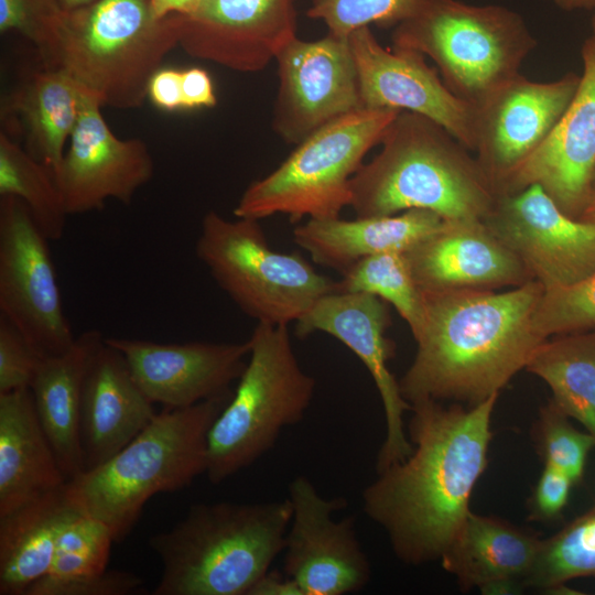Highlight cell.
<instances>
[{
    "label": "cell",
    "mask_w": 595,
    "mask_h": 595,
    "mask_svg": "<svg viewBox=\"0 0 595 595\" xmlns=\"http://www.w3.org/2000/svg\"><path fill=\"white\" fill-rule=\"evenodd\" d=\"M349 42L364 108L419 113L474 152L476 107L454 95L423 54L400 46L383 47L369 26L353 32Z\"/></svg>",
    "instance_id": "obj_16"
},
{
    "label": "cell",
    "mask_w": 595,
    "mask_h": 595,
    "mask_svg": "<svg viewBox=\"0 0 595 595\" xmlns=\"http://www.w3.org/2000/svg\"><path fill=\"white\" fill-rule=\"evenodd\" d=\"M543 286L531 280L504 292H423L424 325L399 380L409 404L432 400L476 405L499 394L543 339L534 326Z\"/></svg>",
    "instance_id": "obj_2"
},
{
    "label": "cell",
    "mask_w": 595,
    "mask_h": 595,
    "mask_svg": "<svg viewBox=\"0 0 595 595\" xmlns=\"http://www.w3.org/2000/svg\"><path fill=\"white\" fill-rule=\"evenodd\" d=\"M195 252L219 288L257 323L288 326L337 291V281L301 255L273 250L256 219L230 220L209 210Z\"/></svg>",
    "instance_id": "obj_10"
},
{
    "label": "cell",
    "mask_w": 595,
    "mask_h": 595,
    "mask_svg": "<svg viewBox=\"0 0 595 595\" xmlns=\"http://www.w3.org/2000/svg\"><path fill=\"white\" fill-rule=\"evenodd\" d=\"M524 369L542 379L551 400L595 439V327L547 338Z\"/></svg>",
    "instance_id": "obj_30"
},
{
    "label": "cell",
    "mask_w": 595,
    "mask_h": 595,
    "mask_svg": "<svg viewBox=\"0 0 595 595\" xmlns=\"http://www.w3.org/2000/svg\"><path fill=\"white\" fill-rule=\"evenodd\" d=\"M499 394L473 405L425 400L411 404V454L363 491V510L385 530L404 564L440 561L468 515L488 464L491 415Z\"/></svg>",
    "instance_id": "obj_1"
},
{
    "label": "cell",
    "mask_w": 595,
    "mask_h": 595,
    "mask_svg": "<svg viewBox=\"0 0 595 595\" xmlns=\"http://www.w3.org/2000/svg\"><path fill=\"white\" fill-rule=\"evenodd\" d=\"M295 334L305 338L323 332L347 346L365 365L379 392L386 436L376 461L377 473L405 459L412 452L403 416L411 405L389 369L394 343L386 336L390 310L380 298L364 292L335 291L320 298L295 323Z\"/></svg>",
    "instance_id": "obj_15"
},
{
    "label": "cell",
    "mask_w": 595,
    "mask_h": 595,
    "mask_svg": "<svg viewBox=\"0 0 595 595\" xmlns=\"http://www.w3.org/2000/svg\"><path fill=\"white\" fill-rule=\"evenodd\" d=\"M104 342L97 329L80 333L67 351L42 359L30 387L37 418L67 482L84 472L79 440L83 383Z\"/></svg>",
    "instance_id": "obj_27"
},
{
    "label": "cell",
    "mask_w": 595,
    "mask_h": 595,
    "mask_svg": "<svg viewBox=\"0 0 595 595\" xmlns=\"http://www.w3.org/2000/svg\"><path fill=\"white\" fill-rule=\"evenodd\" d=\"M595 578V506L541 543L524 586L547 593L573 591L567 583Z\"/></svg>",
    "instance_id": "obj_32"
},
{
    "label": "cell",
    "mask_w": 595,
    "mask_h": 595,
    "mask_svg": "<svg viewBox=\"0 0 595 595\" xmlns=\"http://www.w3.org/2000/svg\"><path fill=\"white\" fill-rule=\"evenodd\" d=\"M292 507L285 536L283 572L303 595H345L363 589L370 562L355 528V517L335 520L347 507L343 497L325 498L305 476L289 484Z\"/></svg>",
    "instance_id": "obj_14"
},
{
    "label": "cell",
    "mask_w": 595,
    "mask_h": 595,
    "mask_svg": "<svg viewBox=\"0 0 595 595\" xmlns=\"http://www.w3.org/2000/svg\"><path fill=\"white\" fill-rule=\"evenodd\" d=\"M578 218L586 221L595 223V192L592 193Z\"/></svg>",
    "instance_id": "obj_47"
},
{
    "label": "cell",
    "mask_w": 595,
    "mask_h": 595,
    "mask_svg": "<svg viewBox=\"0 0 595 595\" xmlns=\"http://www.w3.org/2000/svg\"><path fill=\"white\" fill-rule=\"evenodd\" d=\"M571 420L549 400L540 409L533 436L544 464L565 473L576 485L583 479L588 454L595 447V439L587 431L576 429Z\"/></svg>",
    "instance_id": "obj_35"
},
{
    "label": "cell",
    "mask_w": 595,
    "mask_h": 595,
    "mask_svg": "<svg viewBox=\"0 0 595 595\" xmlns=\"http://www.w3.org/2000/svg\"><path fill=\"white\" fill-rule=\"evenodd\" d=\"M540 543L536 534L506 520L470 511L440 562L463 591L518 594L526 587Z\"/></svg>",
    "instance_id": "obj_24"
},
{
    "label": "cell",
    "mask_w": 595,
    "mask_h": 595,
    "mask_svg": "<svg viewBox=\"0 0 595 595\" xmlns=\"http://www.w3.org/2000/svg\"><path fill=\"white\" fill-rule=\"evenodd\" d=\"M143 591V580L139 575L122 570H106L55 585L46 595H131Z\"/></svg>",
    "instance_id": "obj_41"
},
{
    "label": "cell",
    "mask_w": 595,
    "mask_h": 595,
    "mask_svg": "<svg viewBox=\"0 0 595 595\" xmlns=\"http://www.w3.org/2000/svg\"><path fill=\"white\" fill-rule=\"evenodd\" d=\"M404 253L422 292L496 290L533 280L483 220H445Z\"/></svg>",
    "instance_id": "obj_22"
},
{
    "label": "cell",
    "mask_w": 595,
    "mask_h": 595,
    "mask_svg": "<svg viewBox=\"0 0 595 595\" xmlns=\"http://www.w3.org/2000/svg\"><path fill=\"white\" fill-rule=\"evenodd\" d=\"M42 359L22 333L0 315V393L30 389Z\"/></svg>",
    "instance_id": "obj_39"
},
{
    "label": "cell",
    "mask_w": 595,
    "mask_h": 595,
    "mask_svg": "<svg viewBox=\"0 0 595 595\" xmlns=\"http://www.w3.org/2000/svg\"><path fill=\"white\" fill-rule=\"evenodd\" d=\"M278 91L272 128L299 144L327 123L364 108L349 36L327 32L305 41L298 35L274 58Z\"/></svg>",
    "instance_id": "obj_12"
},
{
    "label": "cell",
    "mask_w": 595,
    "mask_h": 595,
    "mask_svg": "<svg viewBox=\"0 0 595 595\" xmlns=\"http://www.w3.org/2000/svg\"><path fill=\"white\" fill-rule=\"evenodd\" d=\"M444 219L426 209L397 215L307 219L293 230V239L311 260L340 274L364 258L386 252H405L437 230Z\"/></svg>",
    "instance_id": "obj_25"
},
{
    "label": "cell",
    "mask_w": 595,
    "mask_h": 595,
    "mask_svg": "<svg viewBox=\"0 0 595 595\" xmlns=\"http://www.w3.org/2000/svg\"><path fill=\"white\" fill-rule=\"evenodd\" d=\"M64 14L57 0H0V32L17 31L25 36L37 47L44 62Z\"/></svg>",
    "instance_id": "obj_38"
},
{
    "label": "cell",
    "mask_w": 595,
    "mask_h": 595,
    "mask_svg": "<svg viewBox=\"0 0 595 595\" xmlns=\"http://www.w3.org/2000/svg\"><path fill=\"white\" fill-rule=\"evenodd\" d=\"M0 195L22 201L48 240L62 238L68 216L54 173L0 132Z\"/></svg>",
    "instance_id": "obj_31"
},
{
    "label": "cell",
    "mask_w": 595,
    "mask_h": 595,
    "mask_svg": "<svg viewBox=\"0 0 595 595\" xmlns=\"http://www.w3.org/2000/svg\"><path fill=\"white\" fill-rule=\"evenodd\" d=\"M289 498L197 502L172 529L149 538L162 571L154 595H246L283 552Z\"/></svg>",
    "instance_id": "obj_4"
},
{
    "label": "cell",
    "mask_w": 595,
    "mask_h": 595,
    "mask_svg": "<svg viewBox=\"0 0 595 595\" xmlns=\"http://www.w3.org/2000/svg\"><path fill=\"white\" fill-rule=\"evenodd\" d=\"M591 11L593 12V14H592V23H591L592 34L589 37L595 42V4Z\"/></svg>",
    "instance_id": "obj_49"
},
{
    "label": "cell",
    "mask_w": 595,
    "mask_h": 595,
    "mask_svg": "<svg viewBox=\"0 0 595 595\" xmlns=\"http://www.w3.org/2000/svg\"><path fill=\"white\" fill-rule=\"evenodd\" d=\"M77 511L64 485L0 516V595H25L48 572L58 537Z\"/></svg>",
    "instance_id": "obj_28"
},
{
    "label": "cell",
    "mask_w": 595,
    "mask_h": 595,
    "mask_svg": "<svg viewBox=\"0 0 595 595\" xmlns=\"http://www.w3.org/2000/svg\"><path fill=\"white\" fill-rule=\"evenodd\" d=\"M66 482L31 390L0 393V516Z\"/></svg>",
    "instance_id": "obj_26"
},
{
    "label": "cell",
    "mask_w": 595,
    "mask_h": 595,
    "mask_svg": "<svg viewBox=\"0 0 595 595\" xmlns=\"http://www.w3.org/2000/svg\"><path fill=\"white\" fill-rule=\"evenodd\" d=\"M197 2L198 0H151L152 8L160 18L171 14H187Z\"/></svg>",
    "instance_id": "obj_45"
},
{
    "label": "cell",
    "mask_w": 595,
    "mask_h": 595,
    "mask_svg": "<svg viewBox=\"0 0 595 595\" xmlns=\"http://www.w3.org/2000/svg\"><path fill=\"white\" fill-rule=\"evenodd\" d=\"M148 98L159 109L183 110L182 71L162 67L156 71L149 82Z\"/></svg>",
    "instance_id": "obj_42"
},
{
    "label": "cell",
    "mask_w": 595,
    "mask_h": 595,
    "mask_svg": "<svg viewBox=\"0 0 595 595\" xmlns=\"http://www.w3.org/2000/svg\"><path fill=\"white\" fill-rule=\"evenodd\" d=\"M573 480L560 469L544 464L530 498L529 519L552 521L559 518L567 505Z\"/></svg>",
    "instance_id": "obj_40"
},
{
    "label": "cell",
    "mask_w": 595,
    "mask_h": 595,
    "mask_svg": "<svg viewBox=\"0 0 595 595\" xmlns=\"http://www.w3.org/2000/svg\"><path fill=\"white\" fill-rule=\"evenodd\" d=\"M183 110L210 108L217 104L209 74L199 67L182 71Z\"/></svg>",
    "instance_id": "obj_43"
},
{
    "label": "cell",
    "mask_w": 595,
    "mask_h": 595,
    "mask_svg": "<svg viewBox=\"0 0 595 595\" xmlns=\"http://www.w3.org/2000/svg\"><path fill=\"white\" fill-rule=\"evenodd\" d=\"M90 94L58 68L34 73L7 100V110L24 126L28 152L56 172L65 154L66 141Z\"/></svg>",
    "instance_id": "obj_29"
},
{
    "label": "cell",
    "mask_w": 595,
    "mask_h": 595,
    "mask_svg": "<svg viewBox=\"0 0 595 595\" xmlns=\"http://www.w3.org/2000/svg\"><path fill=\"white\" fill-rule=\"evenodd\" d=\"M230 398L167 409L121 451L65 484L71 504L121 542L154 495L190 486L207 468L208 433Z\"/></svg>",
    "instance_id": "obj_5"
},
{
    "label": "cell",
    "mask_w": 595,
    "mask_h": 595,
    "mask_svg": "<svg viewBox=\"0 0 595 595\" xmlns=\"http://www.w3.org/2000/svg\"><path fill=\"white\" fill-rule=\"evenodd\" d=\"M113 542L106 524L77 511L58 537L48 572L25 595H46L55 585L106 571Z\"/></svg>",
    "instance_id": "obj_34"
},
{
    "label": "cell",
    "mask_w": 595,
    "mask_h": 595,
    "mask_svg": "<svg viewBox=\"0 0 595 595\" xmlns=\"http://www.w3.org/2000/svg\"><path fill=\"white\" fill-rule=\"evenodd\" d=\"M245 370L208 433L206 475L218 485L250 466L282 430L303 420L316 388L301 367L286 325L257 323Z\"/></svg>",
    "instance_id": "obj_8"
},
{
    "label": "cell",
    "mask_w": 595,
    "mask_h": 595,
    "mask_svg": "<svg viewBox=\"0 0 595 595\" xmlns=\"http://www.w3.org/2000/svg\"><path fill=\"white\" fill-rule=\"evenodd\" d=\"M565 11L592 10L595 0H545Z\"/></svg>",
    "instance_id": "obj_46"
},
{
    "label": "cell",
    "mask_w": 595,
    "mask_h": 595,
    "mask_svg": "<svg viewBox=\"0 0 595 595\" xmlns=\"http://www.w3.org/2000/svg\"><path fill=\"white\" fill-rule=\"evenodd\" d=\"M101 104L89 95L54 173L68 215L104 209L113 198L129 205L154 174L144 141L120 139L107 125Z\"/></svg>",
    "instance_id": "obj_18"
},
{
    "label": "cell",
    "mask_w": 595,
    "mask_h": 595,
    "mask_svg": "<svg viewBox=\"0 0 595 595\" xmlns=\"http://www.w3.org/2000/svg\"><path fill=\"white\" fill-rule=\"evenodd\" d=\"M57 1L60 6L63 8V10L71 11L78 8L86 7L90 3L96 2L97 0H57Z\"/></svg>",
    "instance_id": "obj_48"
},
{
    "label": "cell",
    "mask_w": 595,
    "mask_h": 595,
    "mask_svg": "<svg viewBox=\"0 0 595 595\" xmlns=\"http://www.w3.org/2000/svg\"><path fill=\"white\" fill-rule=\"evenodd\" d=\"M581 75L534 82L518 74L477 109L474 152L497 196L506 178L549 137L571 104Z\"/></svg>",
    "instance_id": "obj_17"
},
{
    "label": "cell",
    "mask_w": 595,
    "mask_h": 595,
    "mask_svg": "<svg viewBox=\"0 0 595 595\" xmlns=\"http://www.w3.org/2000/svg\"><path fill=\"white\" fill-rule=\"evenodd\" d=\"M378 154L350 178L356 217L431 210L444 220H484L497 198L472 156L447 130L411 111H399Z\"/></svg>",
    "instance_id": "obj_3"
},
{
    "label": "cell",
    "mask_w": 595,
    "mask_h": 595,
    "mask_svg": "<svg viewBox=\"0 0 595 595\" xmlns=\"http://www.w3.org/2000/svg\"><path fill=\"white\" fill-rule=\"evenodd\" d=\"M182 14L160 18L151 0H97L65 11L44 68L68 74L101 106L136 109L180 43Z\"/></svg>",
    "instance_id": "obj_6"
},
{
    "label": "cell",
    "mask_w": 595,
    "mask_h": 595,
    "mask_svg": "<svg viewBox=\"0 0 595 595\" xmlns=\"http://www.w3.org/2000/svg\"><path fill=\"white\" fill-rule=\"evenodd\" d=\"M421 0H312L307 17L323 21L329 33L349 36L370 25L396 26L418 9Z\"/></svg>",
    "instance_id": "obj_36"
},
{
    "label": "cell",
    "mask_w": 595,
    "mask_h": 595,
    "mask_svg": "<svg viewBox=\"0 0 595 595\" xmlns=\"http://www.w3.org/2000/svg\"><path fill=\"white\" fill-rule=\"evenodd\" d=\"M398 113L361 108L327 123L296 144L274 171L252 182L234 215L260 220L281 214L292 221L339 217L350 205V178Z\"/></svg>",
    "instance_id": "obj_9"
},
{
    "label": "cell",
    "mask_w": 595,
    "mask_h": 595,
    "mask_svg": "<svg viewBox=\"0 0 595 595\" xmlns=\"http://www.w3.org/2000/svg\"><path fill=\"white\" fill-rule=\"evenodd\" d=\"M106 343L123 355L143 393L167 409L231 398L230 386L240 378L250 351L249 340L158 343L110 337Z\"/></svg>",
    "instance_id": "obj_21"
},
{
    "label": "cell",
    "mask_w": 595,
    "mask_h": 595,
    "mask_svg": "<svg viewBox=\"0 0 595 595\" xmlns=\"http://www.w3.org/2000/svg\"><path fill=\"white\" fill-rule=\"evenodd\" d=\"M391 37L393 46L430 57L448 89L475 107L520 74L537 46L519 12L462 0H421Z\"/></svg>",
    "instance_id": "obj_7"
},
{
    "label": "cell",
    "mask_w": 595,
    "mask_h": 595,
    "mask_svg": "<svg viewBox=\"0 0 595 595\" xmlns=\"http://www.w3.org/2000/svg\"><path fill=\"white\" fill-rule=\"evenodd\" d=\"M534 326L543 339L595 327V273L572 285L544 291Z\"/></svg>",
    "instance_id": "obj_37"
},
{
    "label": "cell",
    "mask_w": 595,
    "mask_h": 595,
    "mask_svg": "<svg viewBox=\"0 0 595 595\" xmlns=\"http://www.w3.org/2000/svg\"><path fill=\"white\" fill-rule=\"evenodd\" d=\"M48 239L26 205L0 199V312L42 358L67 351L76 336L65 315Z\"/></svg>",
    "instance_id": "obj_11"
},
{
    "label": "cell",
    "mask_w": 595,
    "mask_h": 595,
    "mask_svg": "<svg viewBox=\"0 0 595 595\" xmlns=\"http://www.w3.org/2000/svg\"><path fill=\"white\" fill-rule=\"evenodd\" d=\"M583 73L567 109L545 141L502 183L497 197L537 184L569 216L578 218L595 175V42L582 47Z\"/></svg>",
    "instance_id": "obj_20"
},
{
    "label": "cell",
    "mask_w": 595,
    "mask_h": 595,
    "mask_svg": "<svg viewBox=\"0 0 595 595\" xmlns=\"http://www.w3.org/2000/svg\"><path fill=\"white\" fill-rule=\"evenodd\" d=\"M295 36L293 0H198L182 14L178 46L192 57L255 73Z\"/></svg>",
    "instance_id": "obj_19"
},
{
    "label": "cell",
    "mask_w": 595,
    "mask_h": 595,
    "mask_svg": "<svg viewBox=\"0 0 595 595\" xmlns=\"http://www.w3.org/2000/svg\"><path fill=\"white\" fill-rule=\"evenodd\" d=\"M246 595H303V592L284 572L269 569L251 585Z\"/></svg>",
    "instance_id": "obj_44"
},
{
    "label": "cell",
    "mask_w": 595,
    "mask_h": 595,
    "mask_svg": "<svg viewBox=\"0 0 595 595\" xmlns=\"http://www.w3.org/2000/svg\"><path fill=\"white\" fill-rule=\"evenodd\" d=\"M593 192H595V175H594V180H593Z\"/></svg>",
    "instance_id": "obj_50"
},
{
    "label": "cell",
    "mask_w": 595,
    "mask_h": 595,
    "mask_svg": "<svg viewBox=\"0 0 595 595\" xmlns=\"http://www.w3.org/2000/svg\"><path fill=\"white\" fill-rule=\"evenodd\" d=\"M153 404L123 355L105 338L83 383L79 440L84 472L98 467L140 434L156 415Z\"/></svg>",
    "instance_id": "obj_23"
},
{
    "label": "cell",
    "mask_w": 595,
    "mask_h": 595,
    "mask_svg": "<svg viewBox=\"0 0 595 595\" xmlns=\"http://www.w3.org/2000/svg\"><path fill=\"white\" fill-rule=\"evenodd\" d=\"M483 221L544 291L595 273V223L566 215L537 184L498 196Z\"/></svg>",
    "instance_id": "obj_13"
},
{
    "label": "cell",
    "mask_w": 595,
    "mask_h": 595,
    "mask_svg": "<svg viewBox=\"0 0 595 595\" xmlns=\"http://www.w3.org/2000/svg\"><path fill=\"white\" fill-rule=\"evenodd\" d=\"M337 291L364 292L390 303L415 338L425 320L424 293L403 251H386L361 259L342 274Z\"/></svg>",
    "instance_id": "obj_33"
}]
</instances>
